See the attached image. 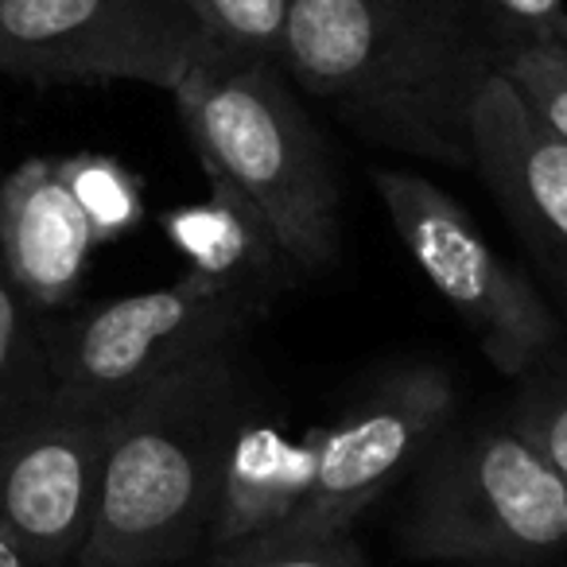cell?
I'll use <instances>...</instances> for the list:
<instances>
[{
    "label": "cell",
    "mask_w": 567,
    "mask_h": 567,
    "mask_svg": "<svg viewBox=\"0 0 567 567\" xmlns=\"http://www.w3.org/2000/svg\"><path fill=\"white\" fill-rule=\"evenodd\" d=\"M497 48L458 0H288L280 66L358 136L471 172Z\"/></svg>",
    "instance_id": "6da1fadb"
},
{
    "label": "cell",
    "mask_w": 567,
    "mask_h": 567,
    "mask_svg": "<svg viewBox=\"0 0 567 567\" xmlns=\"http://www.w3.org/2000/svg\"><path fill=\"white\" fill-rule=\"evenodd\" d=\"M257 404L249 347L128 396L110 424L94 525L74 567H179L206 551L221 455Z\"/></svg>",
    "instance_id": "7a4b0ae2"
},
{
    "label": "cell",
    "mask_w": 567,
    "mask_h": 567,
    "mask_svg": "<svg viewBox=\"0 0 567 567\" xmlns=\"http://www.w3.org/2000/svg\"><path fill=\"white\" fill-rule=\"evenodd\" d=\"M172 97L206 179L260 214L303 280L323 276L342 241L339 167L288 71L210 51Z\"/></svg>",
    "instance_id": "3957f363"
},
{
    "label": "cell",
    "mask_w": 567,
    "mask_h": 567,
    "mask_svg": "<svg viewBox=\"0 0 567 567\" xmlns=\"http://www.w3.org/2000/svg\"><path fill=\"white\" fill-rule=\"evenodd\" d=\"M409 478V556L528 567L567 548V478L505 416L451 424Z\"/></svg>",
    "instance_id": "277c9868"
},
{
    "label": "cell",
    "mask_w": 567,
    "mask_h": 567,
    "mask_svg": "<svg viewBox=\"0 0 567 567\" xmlns=\"http://www.w3.org/2000/svg\"><path fill=\"white\" fill-rule=\"evenodd\" d=\"M276 300L257 284L183 268L179 280L159 288L43 316L48 396L113 412L198 358L249 347Z\"/></svg>",
    "instance_id": "5b68a950"
},
{
    "label": "cell",
    "mask_w": 567,
    "mask_h": 567,
    "mask_svg": "<svg viewBox=\"0 0 567 567\" xmlns=\"http://www.w3.org/2000/svg\"><path fill=\"white\" fill-rule=\"evenodd\" d=\"M373 190L412 265L502 378L520 381L567 339L556 303L489 245L471 210L440 183L404 167H373Z\"/></svg>",
    "instance_id": "8992f818"
},
{
    "label": "cell",
    "mask_w": 567,
    "mask_h": 567,
    "mask_svg": "<svg viewBox=\"0 0 567 567\" xmlns=\"http://www.w3.org/2000/svg\"><path fill=\"white\" fill-rule=\"evenodd\" d=\"M455 412L458 389L443 365H389L370 385L358 389L354 401L331 424L316 432V482L300 509L265 540L214 567L284 548V544L354 533V520L416 471L432 443L455 424Z\"/></svg>",
    "instance_id": "52a82bcc"
},
{
    "label": "cell",
    "mask_w": 567,
    "mask_h": 567,
    "mask_svg": "<svg viewBox=\"0 0 567 567\" xmlns=\"http://www.w3.org/2000/svg\"><path fill=\"white\" fill-rule=\"evenodd\" d=\"M210 51L190 0H0V74L35 86L141 82L172 94Z\"/></svg>",
    "instance_id": "ba28073f"
},
{
    "label": "cell",
    "mask_w": 567,
    "mask_h": 567,
    "mask_svg": "<svg viewBox=\"0 0 567 567\" xmlns=\"http://www.w3.org/2000/svg\"><path fill=\"white\" fill-rule=\"evenodd\" d=\"M113 412L43 396L0 420V540L32 567L79 564L94 525Z\"/></svg>",
    "instance_id": "9c48e42d"
},
{
    "label": "cell",
    "mask_w": 567,
    "mask_h": 567,
    "mask_svg": "<svg viewBox=\"0 0 567 567\" xmlns=\"http://www.w3.org/2000/svg\"><path fill=\"white\" fill-rule=\"evenodd\" d=\"M471 144V172L517 229L567 327V141L528 113L502 74H489L474 102Z\"/></svg>",
    "instance_id": "30bf717a"
},
{
    "label": "cell",
    "mask_w": 567,
    "mask_h": 567,
    "mask_svg": "<svg viewBox=\"0 0 567 567\" xmlns=\"http://www.w3.org/2000/svg\"><path fill=\"white\" fill-rule=\"evenodd\" d=\"M97 237L59 159L32 156L0 175V252L40 316L74 308Z\"/></svg>",
    "instance_id": "8fae6325"
},
{
    "label": "cell",
    "mask_w": 567,
    "mask_h": 567,
    "mask_svg": "<svg viewBox=\"0 0 567 567\" xmlns=\"http://www.w3.org/2000/svg\"><path fill=\"white\" fill-rule=\"evenodd\" d=\"M316 482V435L292 440L252 404L221 455L218 497L206 528V564L237 556L284 525Z\"/></svg>",
    "instance_id": "7c38bea8"
},
{
    "label": "cell",
    "mask_w": 567,
    "mask_h": 567,
    "mask_svg": "<svg viewBox=\"0 0 567 567\" xmlns=\"http://www.w3.org/2000/svg\"><path fill=\"white\" fill-rule=\"evenodd\" d=\"M206 183H210L206 203L172 206L159 218L167 245L187 260L190 272L214 276V280L257 284L276 296L292 292L303 276L296 272L272 229L260 221V214L229 187L214 179Z\"/></svg>",
    "instance_id": "4fadbf2b"
},
{
    "label": "cell",
    "mask_w": 567,
    "mask_h": 567,
    "mask_svg": "<svg viewBox=\"0 0 567 567\" xmlns=\"http://www.w3.org/2000/svg\"><path fill=\"white\" fill-rule=\"evenodd\" d=\"M43 316L12 280L0 252V420L48 396Z\"/></svg>",
    "instance_id": "5bb4252c"
},
{
    "label": "cell",
    "mask_w": 567,
    "mask_h": 567,
    "mask_svg": "<svg viewBox=\"0 0 567 567\" xmlns=\"http://www.w3.org/2000/svg\"><path fill=\"white\" fill-rule=\"evenodd\" d=\"M59 172H63L74 203L82 206V214L94 226L97 245L117 241V237L141 229L144 187L133 167H125L113 156H102V152H79V156L59 159Z\"/></svg>",
    "instance_id": "9a60e30c"
},
{
    "label": "cell",
    "mask_w": 567,
    "mask_h": 567,
    "mask_svg": "<svg viewBox=\"0 0 567 567\" xmlns=\"http://www.w3.org/2000/svg\"><path fill=\"white\" fill-rule=\"evenodd\" d=\"M505 420L525 432L567 478V339L517 381Z\"/></svg>",
    "instance_id": "2e32d148"
},
{
    "label": "cell",
    "mask_w": 567,
    "mask_h": 567,
    "mask_svg": "<svg viewBox=\"0 0 567 567\" xmlns=\"http://www.w3.org/2000/svg\"><path fill=\"white\" fill-rule=\"evenodd\" d=\"M190 4L218 55L280 63L288 0H190Z\"/></svg>",
    "instance_id": "e0dca14e"
},
{
    "label": "cell",
    "mask_w": 567,
    "mask_h": 567,
    "mask_svg": "<svg viewBox=\"0 0 567 567\" xmlns=\"http://www.w3.org/2000/svg\"><path fill=\"white\" fill-rule=\"evenodd\" d=\"M497 74L517 90V97L540 125L567 141V40L505 51Z\"/></svg>",
    "instance_id": "ac0fdd59"
},
{
    "label": "cell",
    "mask_w": 567,
    "mask_h": 567,
    "mask_svg": "<svg viewBox=\"0 0 567 567\" xmlns=\"http://www.w3.org/2000/svg\"><path fill=\"white\" fill-rule=\"evenodd\" d=\"M458 9L478 24L497 55L528 43L567 40V0H458Z\"/></svg>",
    "instance_id": "d6986e66"
},
{
    "label": "cell",
    "mask_w": 567,
    "mask_h": 567,
    "mask_svg": "<svg viewBox=\"0 0 567 567\" xmlns=\"http://www.w3.org/2000/svg\"><path fill=\"white\" fill-rule=\"evenodd\" d=\"M226 567H365L362 544L354 533H334L323 540H303V544H284V548H268L257 556L234 559Z\"/></svg>",
    "instance_id": "ffe728a7"
},
{
    "label": "cell",
    "mask_w": 567,
    "mask_h": 567,
    "mask_svg": "<svg viewBox=\"0 0 567 567\" xmlns=\"http://www.w3.org/2000/svg\"><path fill=\"white\" fill-rule=\"evenodd\" d=\"M179 567H206V564H179Z\"/></svg>",
    "instance_id": "44dd1931"
},
{
    "label": "cell",
    "mask_w": 567,
    "mask_h": 567,
    "mask_svg": "<svg viewBox=\"0 0 567 567\" xmlns=\"http://www.w3.org/2000/svg\"><path fill=\"white\" fill-rule=\"evenodd\" d=\"M0 175H4V172H0Z\"/></svg>",
    "instance_id": "7402d4cb"
}]
</instances>
